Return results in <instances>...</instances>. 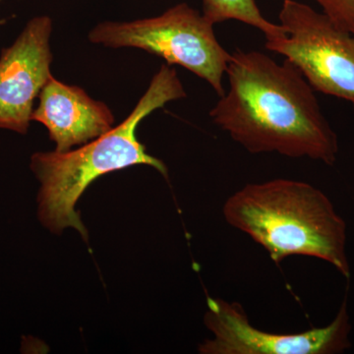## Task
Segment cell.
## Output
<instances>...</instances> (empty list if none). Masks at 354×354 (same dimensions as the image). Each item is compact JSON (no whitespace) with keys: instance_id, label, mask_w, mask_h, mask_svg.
Wrapping results in <instances>:
<instances>
[{"instance_id":"2","label":"cell","mask_w":354,"mask_h":354,"mask_svg":"<svg viewBox=\"0 0 354 354\" xmlns=\"http://www.w3.org/2000/svg\"><path fill=\"white\" fill-rule=\"evenodd\" d=\"M185 97L176 70L162 65L132 113L118 127L77 150L35 153L30 167L41 183L38 216L41 225L53 234L75 228L87 241L88 230L76 211V203L95 179L136 165H150L167 178V165L147 153L137 138V127L156 109Z\"/></svg>"},{"instance_id":"1","label":"cell","mask_w":354,"mask_h":354,"mask_svg":"<svg viewBox=\"0 0 354 354\" xmlns=\"http://www.w3.org/2000/svg\"><path fill=\"white\" fill-rule=\"evenodd\" d=\"M230 88L209 111L214 124L250 153L335 164L339 140L315 91L295 64L261 51L230 53Z\"/></svg>"},{"instance_id":"7","label":"cell","mask_w":354,"mask_h":354,"mask_svg":"<svg viewBox=\"0 0 354 354\" xmlns=\"http://www.w3.org/2000/svg\"><path fill=\"white\" fill-rule=\"evenodd\" d=\"M48 16L32 18L0 55V128L27 134L34 102L53 77Z\"/></svg>"},{"instance_id":"9","label":"cell","mask_w":354,"mask_h":354,"mask_svg":"<svg viewBox=\"0 0 354 354\" xmlns=\"http://www.w3.org/2000/svg\"><path fill=\"white\" fill-rule=\"evenodd\" d=\"M203 15L213 23L239 21L256 28L265 35L266 41L283 38L286 30L266 19L256 0H202Z\"/></svg>"},{"instance_id":"3","label":"cell","mask_w":354,"mask_h":354,"mask_svg":"<svg viewBox=\"0 0 354 354\" xmlns=\"http://www.w3.org/2000/svg\"><path fill=\"white\" fill-rule=\"evenodd\" d=\"M223 215L277 265L290 256H308L351 278L346 221L327 195L311 184L286 178L246 184L227 198Z\"/></svg>"},{"instance_id":"10","label":"cell","mask_w":354,"mask_h":354,"mask_svg":"<svg viewBox=\"0 0 354 354\" xmlns=\"http://www.w3.org/2000/svg\"><path fill=\"white\" fill-rule=\"evenodd\" d=\"M328 19L344 31L354 34V0H315Z\"/></svg>"},{"instance_id":"6","label":"cell","mask_w":354,"mask_h":354,"mask_svg":"<svg viewBox=\"0 0 354 354\" xmlns=\"http://www.w3.org/2000/svg\"><path fill=\"white\" fill-rule=\"evenodd\" d=\"M204 322L214 337L200 344L202 354H337L351 348L346 297L332 323L297 334L258 329L241 304L223 298H207Z\"/></svg>"},{"instance_id":"8","label":"cell","mask_w":354,"mask_h":354,"mask_svg":"<svg viewBox=\"0 0 354 354\" xmlns=\"http://www.w3.org/2000/svg\"><path fill=\"white\" fill-rule=\"evenodd\" d=\"M32 121L46 127L57 145L55 151L64 153L111 131L114 116L104 102L95 101L82 88L66 85L53 76L39 93Z\"/></svg>"},{"instance_id":"5","label":"cell","mask_w":354,"mask_h":354,"mask_svg":"<svg viewBox=\"0 0 354 354\" xmlns=\"http://www.w3.org/2000/svg\"><path fill=\"white\" fill-rule=\"evenodd\" d=\"M279 20L286 36L266 41V48L295 64L314 91L354 109V34L297 0H283Z\"/></svg>"},{"instance_id":"4","label":"cell","mask_w":354,"mask_h":354,"mask_svg":"<svg viewBox=\"0 0 354 354\" xmlns=\"http://www.w3.org/2000/svg\"><path fill=\"white\" fill-rule=\"evenodd\" d=\"M214 26L196 9L179 3L158 17L101 23L88 39L109 48H140L164 58L169 64L189 70L223 97L230 53L218 43Z\"/></svg>"}]
</instances>
